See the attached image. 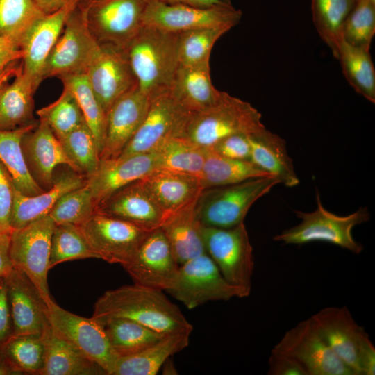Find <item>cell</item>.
Wrapping results in <instances>:
<instances>
[{"instance_id":"21","label":"cell","mask_w":375,"mask_h":375,"mask_svg":"<svg viewBox=\"0 0 375 375\" xmlns=\"http://www.w3.org/2000/svg\"><path fill=\"white\" fill-rule=\"evenodd\" d=\"M4 278L13 335H42L50 324L47 306L39 290L24 273L15 268Z\"/></svg>"},{"instance_id":"55","label":"cell","mask_w":375,"mask_h":375,"mask_svg":"<svg viewBox=\"0 0 375 375\" xmlns=\"http://www.w3.org/2000/svg\"><path fill=\"white\" fill-rule=\"evenodd\" d=\"M168 5L181 4L196 8H209L217 6L231 4L222 0H153Z\"/></svg>"},{"instance_id":"61","label":"cell","mask_w":375,"mask_h":375,"mask_svg":"<svg viewBox=\"0 0 375 375\" xmlns=\"http://www.w3.org/2000/svg\"><path fill=\"white\" fill-rule=\"evenodd\" d=\"M355 1H357V0H355Z\"/></svg>"},{"instance_id":"13","label":"cell","mask_w":375,"mask_h":375,"mask_svg":"<svg viewBox=\"0 0 375 375\" xmlns=\"http://www.w3.org/2000/svg\"><path fill=\"white\" fill-rule=\"evenodd\" d=\"M79 228L98 258L122 267L130 262L151 231L97 212Z\"/></svg>"},{"instance_id":"47","label":"cell","mask_w":375,"mask_h":375,"mask_svg":"<svg viewBox=\"0 0 375 375\" xmlns=\"http://www.w3.org/2000/svg\"><path fill=\"white\" fill-rule=\"evenodd\" d=\"M95 205L90 191L85 184L62 196L55 203L49 215L56 224L81 225L95 212Z\"/></svg>"},{"instance_id":"19","label":"cell","mask_w":375,"mask_h":375,"mask_svg":"<svg viewBox=\"0 0 375 375\" xmlns=\"http://www.w3.org/2000/svg\"><path fill=\"white\" fill-rule=\"evenodd\" d=\"M21 144L31 175L45 190L52 187L58 165H66L79 173L58 138L43 120L39 119L38 125L23 136Z\"/></svg>"},{"instance_id":"2","label":"cell","mask_w":375,"mask_h":375,"mask_svg":"<svg viewBox=\"0 0 375 375\" xmlns=\"http://www.w3.org/2000/svg\"><path fill=\"white\" fill-rule=\"evenodd\" d=\"M124 51L149 99L169 91L179 65L178 33L143 25Z\"/></svg>"},{"instance_id":"43","label":"cell","mask_w":375,"mask_h":375,"mask_svg":"<svg viewBox=\"0 0 375 375\" xmlns=\"http://www.w3.org/2000/svg\"><path fill=\"white\" fill-rule=\"evenodd\" d=\"M98 258L83 236L78 225L56 224L50 249L49 269L66 261Z\"/></svg>"},{"instance_id":"8","label":"cell","mask_w":375,"mask_h":375,"mask_svg":"<svg viewBox=\"0 0 375 375\" xmlns=\"http://www.w3.org/2000/svg\"><path fill=\"white\" fill-rule=\"evenodd\" d=\"M149 0H84L88 26L99 45L124 49L143 26Z\"/></svg>"},{"instance_id":"20","label":"cell","mask_w":375,"mask_h":375,"mask_svg":"<svg viewBox=\"0 0 375 375\" xmlns=\"http://www.w3.org/2000/svg\"><path fill=\"white\" fill-rule=\"evenodd\" d=\"M150 103L138 86L118 99L106 113L105 139L100 160L117 158L142 124Z\"/></svg>"},{"instance_id":"5","label":"cell","mask_w":375,"mask_h":375,"mask_svg":"<svg viewBox=\"0 0 375 375\" xmlns=\"http://www.w3.org/2000/svg\"><path fill=\"white\" fill-rule=\"evenodd\" d=\"M316 200L317 206L312 212L294 210L301 222L277 234L273 240L295 245L324 242L347 249L354 254L360 253L364 247L354 239L352 231L356 226L369 220L370 214L367 208L360 207L348 215L341 216L327 210L323 206L318 192Z\"/></svg>"},{"instance_id":"59","label":"cell","mask_w":375,"mask_h":375,"mask_svg":"<svg viewBox=\"0 0 375 375\" xmlns=\"http://www.w3.org/2000/svg\"><path fill=\"white\" fill-rule=\"evenodd\" d=\"M222 1L227 3H231V0H222Z\"/></svg>"},{"instance_id":"10","label":"cell","mask_w":375,"mask_h":375,"mask_svg":"<svg viewBox=\"0 0 375 375\" xmlns=\"http://www.w3.org/2000/svg\"><path fill=\"white\" fill-rule=\"evenodd\" d=\"M56 223L48 215L10 235V256L14 268L22 271L39 290L46 303L52 299L48 286L51 240Z\"/></svg>"},{"instance_id":"48","label":"cell","mask_w":375,"mask_h":375,"mask_svg":"<svg viewBox=\"0 0 375 375\" xmlns=\"http://www.w3.org/2000/svg\"><path fill=\"white\" fill-rule=\"evenodd\" d=\"M15 185L12 177L0 161V233H11V215Z\"/></svg>"},{"instance_id":"38","label":"cell","mask_w":375,"mask_h":375,"mask_svg":"<svg viewBox=\"0 0 375 375\" xmlns=\"http://www.w3.org/2000/svg\"><path fill=\"white\" fill-rule=\"evenodd\" d=\"M159 168L183 172L201 178L206 149L181 138L166 141L156 151Z\"/></svg>"},{"instance_id":"34","label":"cell","mask_w":375,"mask_h":375,"mask_svg":"<svg viewBox=\"0 0 375 375\" xmlns=\"http://www.w3.org/2000/svg\"><path fill=\"white\" fill-rule=\"evenodd\" d=\"M101 324L117 358L138 353L166 335L125 318H110Z\"/></svg>"},{"instance_id":"30","label":"cell","mask_w":375,"mask_h":375,"mask_svg":"<svg viewBox=\"0 0 375 375\" xmlns=\"http://www.w3.org/2000/svg\"><path fill=\"white\" fill-rule=\"evenodd\" d=\"M41 337L44 355L40 375H107L101 367L59 335L50 325Z\"/></svg>"},{"instance_id":"27","label":"cell","mask_w":375,"mask_h":375,"mask_svg":"<svg viewBox=\"0 0 375 375\" xmlns=\"http://www.w3.org/2000/svg\"><path fill=\"white\" fill-rule=\"evenodd\" d=\"M169 91L178 104L190 113L211 107L222 94L212 84L210 62L195 66L179 64Z\"/></svg>"},{"instance_id":"26","label":"cell","mask_w":375,"mask_h":375,"mask_svg":"<svg viewBox=\"0 0 375 375\" xmlns=\"http://www.w3.org/2000/svg\"><path fill=\"white\" fill-rule=\"evenodd\" d=\"M86 179L83 175L71 169L54 177L52 187L40 194L27 196L15 189L11 215L12 228H20L48 215L62 196L83 186Z\"/></svg>"},{"instance_id":"22","label":"cell","mask_w":375,"mask_h":375,"mask_svg":"<svg viewBox=\"0 0 375 375\" xmlns=\"http://www.w3.org/2000/svg\"><path fill=\"white\" fill-rule=\"evenodd\" d=\"M158 167L156 151L100 160L97 171L86 179L95 208L117 190Z\"/></svg>"},{"instance_id":"18","label":"cell","mask_w":375,"mask_h":375,"mask_svg":"<svg viewBox=\"0 0 375 375\" xmlns=\"http://www.w3.org/2000/svg\"><path fill=\"white\" fill-rule=\"evenodd\" d=\"M311 318L335 353L355 375H360V353L370 338L356 322L348 308L326 307Z\"/></svg>"},{"instance_id":"9","label":"cell","mask_w":375,"mask_h":375,"mask_svg":"<svg viewBox=\"0 0 375 375\" xmlns=\"http://www.w3.org/2000/svg\"><path fill=\"white\" fill-rule=\"evenodd\" d=\"M206 252L231 284L251 291L253 247L244 223L231 228L202 226Z\"/></svg>"},{"instance_id":"31","label":"cell","mask_w":375,"mask_h":375,"mask_svg":"<svg viewBox=\"0 0 375 375\" xmlns=\"http://www.w3.org/2000/svg\"><path fill=\"white\" fill-rule=\"evenodd\" d=\"M192 331L166 334L143 351L118 358L111 375H155L174 354L185 349Z\"/></svg>"},{"instance_id":"24","label":"cell","mask_w":375,"mask_h":375,"mask_svg":"<svg viewBox=\"0 0 375 375\" xmlns=\"http://www.w3.org/2000/svg\"><path fill=\"white\" fill-rule=\"evenodd\" d=\"M95 212L122 219L148 231L160 228L166 215L140 180L117 190L96 208Z\"/></svg>"},{"instance_id":"54","label":"cell","mask_w":375,"mask_h":375,"mask_svg":"<svg viewBox=\"0 0 375 375\" xmlns=\"http://www.w3.org/2000/svg\"><path fill=\"white\" fill-rule=\"evenodd\" d=\"M11 233H0V278H5L14 268L10 256Z\"/></svg>"},{"instance_id":"57","label":"cell","mask_w":375,"mask_h":375,"mask_svg":"<svg viewBox=\"0 0 375 375\" xmlns=\"http://www.w3.org/2000/svg\"><path fill=\"white\" fill-rule=\"evenodd\" d=\"M18 61L13 62L0 70V88L15 76L21 66V63L17 64Z\"/></svg>"},{"instance_id":"23","label":"cell","mask_w":375,"mask_h":375,"mask_svg":"<svg viewBox=\"0 0 375 375\" xmlns=\"http://www.w3.org/2000/svg\"><path fill=\"white\" fill-rule=\"evenodd\" d=\"M80 2V1H79ZM78 2V3H79ZM45 14L29 28L20 42L22 71L38 88L42 80L46 60L60 36L72 10L78 3Z\"/></svg>"},{"instance_id":"17","label":"cell","mask_w":375,"mask_h":375,"mask_svg":"<svg viewBox=\"0 0 375 375\" xmlns=\"http://www.w3.org/2000/svg\"><path fill=\"white\" fill-rule=\"evenodd\" d=\"M100 46L86 76L106 114L118 99L138 85L124 50L109 45Z\"/></svg>"},{"instance_id":"45","label":"cell","mask_w":375,"mask_h":375,"mask_svg":"<svg viewBox=\"0 0 375 375\" xmlns=\"http://www.w3.org/2000/svg\"><path fill=\"white\" fill-rule=\"evenodd\" d=\"M58 140L81 174L88 178L94 174L100 163V155L94 135L86 122Z\"/></svg>"},{"instance_id":"40","label":"cell","mask_w":375,"mask_h":375,"mask_svg":"<svg viewBox=\"0 0 375 375\" xmlns=\"http://www.w3.org/2000/svg\"><path fill=\"white\" fill-rule=\"evenodd\" d=\"M60 80L75 96L85 122L94 135L100 155L105 139L106 114L89 84L86 73Z\"/></svg>"},{"instance_id":"58","label":"cell","mask_w":375,"mask_h":375,"mask_svg":"<svg viewBox=\"0 0 375 375\" xmlns=\"http://www.w3.org/2000/svg\"><path fill=\"white\" fill-rule=\"evenodd\" d=\"M19 374L5 358L2 351H0V375Z\"/></svg>"},{"instance_id":"14","label":"cell","mask_w":375,"mask_h":375,"mask_svg":"<svg viewBox=\"0 0 375 375\" xmlns=\"http://www.w3.org/2000/svg\"><path fill=\"white\" fill-rule=\"evenodd\" d=\"M242 15L232 4L201 8L149 0L142 22L144 26L174 33L207 27L231 29L239 24Z\"/></svg>"},{"instance_id":"44","label":"cell","mask_w":375,"mask_h":375,"mask_svg":"<svg viewBox=\"0 0 375 375\" xmlns=\"http://www.w3.org/2000/svg\"><path fill=\"white\" fill-rule=\"evenodd\" d=\"M37 114L40 119L50 126L58 138L85 123L75 96L65 85L60 96L53 103L39 109Z\"/></svg>"},{"instance_id":"42","label":"cell","mask_w":375,"mask_h":375,"mask_svg":"<svg viewBox=\"0 0 375 375\" xmlns=\"http://www.w3.org/2000/svg\"><path fill=\"white\" fill-rule=\"evenodd\" d=\"M44 15L35 0H0V36L20 45L29 28Z\"/></svg>"},{"instance_id":"32","label":"cell","mask_w":375,"mask_h":375,"mask_svg":"<svg viewBox=\"0 0 375 375\" xmlns=\"http://www.w3.org/2000/svg\"><path fill=\"white\" fill-rule=\"evenodd\" d=\"M37 88L22 71V64L11 83L0 88V130L10 131L35 123L33 94Z\"/></svg>"},{"instance_id":"51","label":"cell","mask_w":375,"mask_h":375,"mask_svg":"<svg viewBox=\"0 0 375 375\" xmlns=\"http://www.w3.org/2000/svg\"><path fill=\"white\" fill-rule=\"evenodd\" d=\"M13 335V326L4 278H0V351Z\"/></svg>"},{"instance_id":"49","label":"cell","mask_w":375,"mask_h":375,"mask_svg":"<svg viewBox=\"0 0 375 375\" xmlns=\"http://www.w3.org/2000/svg\"><path fill=\"white\" fill-rule=\"evenodd\" d=\"M206 149L227 158L250 160L249 135L236 134L228 136Z\"/></svg>"},{"instance_id":"33","label":"cell","mask_w":375,"mask_h":375,"mask_svg":"<svg viewBox=\"0 0 375 375\" xmlns=\"http://www.w3.org/2000/svg\"><path fill=\"white\" fill-rule=\"evenodd\" d=\"M38 124V122L14 130H0V161L10 173L15 189L27 196L45 191L31 175L21 144L23 136Z\"/></svg>"},{"instance_id":"60","label":"cell","mask_w":375,"mask_h":375,"mask_svg":"<svg viewBox=\"0 0 375 375\" xmlns=\"http://www.w3.org/2000/svg\"><path fill=\"white\" fill-rule=\"evenodd\" d=\"M372 1H374V2H375V0H372Z\"/></svg>"},{"instance_id":"7","label":"cell","mask_w":375,"mask_h":375,"mask_svg":"<svg viewBox=\"0 0 375 375\" xmlns=\"http://www.w3.org/2000/svg\"><path fill=\"white\" fill-rule=\"evenodd\" d=\"M167 292L189 309L251 294L229 283L206 252L180 265L176 280Z\"/></svg>"},{"instance_id":"53","label":"cell","mask_w":375,"mask_h":375,"mask_svg":"<svg viewBox=\"0 0 375 375\" xmlns=\"http://www.w3.org/2000/svg\"><path fill=\"white\" fill-rule=\"evenodd\" d=\"M360 375L375 374V347L369 339L363 345L359 356Z\"/></svg>"},{"instance_id":"29","label":"cell","mask_w":375,"mask_h":375,"mask_svg":"<svg viewBox=\"0 0 375 375\" xmlns=\"http://www.w3.org/2000/svg\"><path fill=\"white\" fill-rule=\"evenodd\" d=\"M249 139L251 162L288 188L299 183L284 139L266 128L249 135Z\"/></svg>"},{"instance_id":"3","label":"cell","mask_w":375,"mask_h":375,"mask_svg":"<svg viewBox=\"0 0 375 375\" xmlns=\"http://www.w3.org/2000/svg\"><path fill=\"white\" fill-rule=\"evenodd\" d=\"M265 128L261 113L250 103L222 92L215 104L190 114L178 138L208 149L228 136L250 135Z\"/></svg>"},{"instance_id":"39","label":"cell","mask_w":375,"mask_h":375,"mask_svg":"<svg viewBox=\"0 0 375 375\" xmlns=\"http://www.w3.org/2000/svg\"><path fill=\"white\" fill-rule=\"evenodd\" d=\"M19 374H40L44 366V348L41 335L12 336L1 349Z\"/></svg>"},{"instance_id":"15","label":"cell","mask_w":375,"mask_h":375,"mask_svg":"<svg viewBox=\"0 0 375 375\" xmlns=\"http://www.w3.org/2000/svg\"><path fill=\"white\" fill-rule=\"evenodd\" d=\"M190 114L170 91L151 98L142 124L119 156L156 151L168 140L180 135Z\"/></svg>"},{"instance_id":"6","label":"cell","mask_w":375,"mask_h":375,"mask_svg":"<svg viewBox=\"0 0 375 375\" xmlns=\"http://www.w3.org/2000/svg\"><path fill=\"white\" fill-rule=\"evenodd\" d=\"M100 49L88 26L84 0H81L69 15L46 60L42 80L85 74Z\"/></svg>"},{"instance_id":"4","label":"cell","mask_w":375,"mask_h":375,"mask_svg":"<svg viewBox=\"0 0 375 375\" xmlns=\"http://www.w3.org/2000/svg\"><path fill=\"white\" fill-rule=\"evenodd\" d=\"M278 183L276 177L267 176L204 188L196 202L197 218L203 226L231 228L238 226L244 223L252 205Z\"/></svg>"},{"instance_id":"41","label":"cell","mask_w":375,"mask_h":375,"mask_svg":"<svg viewBox=\"0 0 375 375\" xmlns=\"http://www.w3.org/2000/svg\"><path fill=\"white\" fill-rule=\"evenodd\" d=\"M229 30L224 27H207L178 33L179 64L195 66L210 62L214 44Z\"/></svg>"},{"instance_id":"25","label":"cell","mask_w":375,"mask_h":375,"mask_svg":"<svg viewBox=\"0 0 375 375\" xmlns=\"http://www.w3.org/2000/svg\"><path fill=\"white\" fill-rule=\"evenodd\" d=\"M140 181L166 217L196 199L204 189L197 176L160 168Z\"/></svg>"},{"instance_id":"46","label":"cell","mask_w":375,"mask_h":375,"mask_svg":"<svg viewBox=\"0 0 375 375\" xmlns=\"http://www.w3.org/2000/svg\"><path fill=\"white\" fill-rule=\"evenodd\" d=\"M375 34V2L357 0L342 28V40L353 47L370 49Z\"/></svg>"},{"instance_id":"11","label":"cell","mask_w":375,"mask_h":375,"mask_svg":"<svg viewBox=\"0 0 375 375\" xmlns=\"http://www.w3.org/2000/svg\"><path fill=\"white\" fill-rule=\"evenodd\" d=\"M51 328L90 360L111 375L117 357L113 353L103 324L91 317H83L63 309L53 299L47 303Z\"/></svg>"},{"instance_id":"28","label":"cell","mask_w":375,"mask_h":375,"mask_svg":"<svg viewBox=\"0 0 375 375\" xmlns=\"http://www.w3.org/2000/svg\"><path fill=\"white\" fill-rule=\"evenodd\" d=\"M197 198L168 215L160 227L179 265L206 253L203 226L196 212Z\"/></svg>"},{"instance_id":"35","label":"cell","mask_w":375,"mask_h":375,"mask_svg":"<svg viewBox=\"0 0 375 375\" xmlns=\"http://www.w3.org/2000/svg\"><path fill=\"white\" fill-rule=\"evenodd\" d=\"M335 58L340 61L349 84L369 102L375 103V68L369 50L353 47L343 40Z\"/></svg>"},{"instance_id":"50","label":"cell","mask_w":375,"mask_h":375,"mask_svg":"<svg viewBox=\"0 0 375 375\" xmlns=\"http://www.w3.org/2000/svg\"><path fill=\"white\" fill-rule=\"evenodd\" d=\"M269 375H308L303 365L295 358L272 350L269 359Z\"/></svg>"},{"instance_id":"36","label":"cell","mask_w":375,"mask_h":375,"mask_svg":"<svg viewBox=\"0 0 375 375\" xmlns=\"http://www.w3.org/2000/svg\"><path fill=\"white\" fill-rule=\"evenodd\" d=\"M206 149V160L201 176L204 188L240 183L271 176L250 160L227 158Z\"/></svg>"},{"instance_id":"1","label":"cell","mask_w":375,"mask_h":375,"mask_svg":"<svg viewBox=\"0 0 375 375\" xmlns=\"http://www.w3.org/2000/svg\"><path fill=\"white\" fill-rule=\"evenodd\" d=\"M101 323L125 318L168 334L192 331V325L162 290L134 283L105 292L96 301L92 316Z\"/></svg>"},{"instance_id":"52","label":"cell","mask_w":375,"mask_h":375,"mask_svg":"<svg viewBox=\"0 0 375 375\" xmlns=\"http://www.w3.org/2000/svg\"><path fill=\"white\" fill-rule=\"evenodd\" d=\"M20 45L13 40L0 36V70L9 64L22 60Z\"/></svg>"},{"instance_id":"12","label":"cell","mask_w":375,"mask_h":375,"mask_svg":"<svg viewBox=\"0 0 375 375\" xmlns=\"http://www.w3.org/2000/svg\"><path fill=\"white\" fill-rule=\"evenodd\" d=\"M272 350L295 358L308 375H355L332 350L311 317L285 332Z\"/></svg>"},{"instance_id":"37","label":"cell","mask_w":375,"mask_h":375,"mask_svg":"<svg viewBox=\"0 0 375 375\" xmlns=\"http://www.w3.org/2000/svg\"><path fill=\"white\" fill-rule=\"evenodd\" d=\"M355 0H311L312 22L322 40L335 58L344 23Z\"/></svg>"},{"instance_id":"16","label":"cell","mask_w":375,"mask_h":375,"mask_svg":"<svg viewBox=\"0 0 375 375\" xmlns=\"http://www.w3.org/2000/svg\"><path fill=\"white\" fill-rule=\"evenodd\" d=\"M179 266L167 238L158 228L149 233L123 267L134 283L167 291L173 285Z\"/></svg>"},{"instance_id":"56","label":"cell","mask_w":375,"mask_h":375,"mask_svg":"<svg viewBox=\"0 0 375 375\" xmlns=\"http://www.w3.org/2000/svg\"><path fill=\"white\" fill-rule=\"evenodd\" d=\"M44 14H51L58 10L77 3L81 0H35Z\"/></svg>"}]
</instances>
